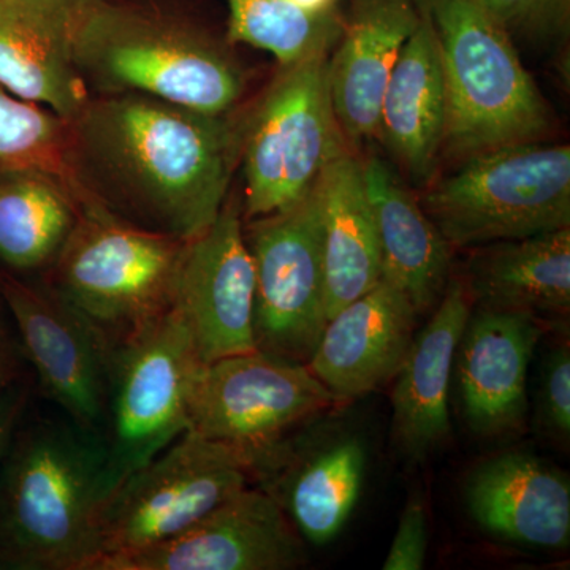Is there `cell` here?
Segmentation results:
<instances>
[{"label": "cell", "instance_id": "obj_28", "mask_svg": "<svg viewBox=\"0 0 570 570\" xmlns=\"http://www.w3.org/2000/svg\"><path fill=\"white\" fill-rule=\"evenodd\" d=\"M228 7V43H243L275 56L288 66L335 48L341 14L313 17L285 0H225Z\"/></svg>", "mask_w": 570, "mask_h": 570}, {"label": "cell", "instance_id": "obj_34", "mask_svg": "<svg viewBox=\"0 0 570 570\" xmlns=\"http://www.w3.org/2000/svg\"><path fill=\"white\" fill-rule=\"evenodd\" d=\"M285 2L294 6L295 9L305 11L313 17H332L340 14V0H285Z\"/></svg>", "mask_w": 570, "mask_h": 570}, {"label": "cell", "instance_id": "obj_9", "mask_svg": "<svg viewBox=\"0 0 570 570\" xmlns=\"http://www.w3.org/2000/svg\"><path fill=\"white\" fill-rule=\"evenodd\" d=\"M335 403L306 363L253 351L200 366L187 431L235 449L257 474L292 430Z\"/></svg>", "mask_w": 570, "mask_h": 570}, {"label": "cell", "instance_id": "obj_21", "mask_svg": "<svg viewBox=\"0 0 570 570\" xmlns=\"http://www.w3.org/2000/svg\"><path fill=\"white\" fill-rule=\"evenodd\" d=\"M420 22L401 48L390 73L376 137L415 178H428L448 134V89L436 32L419 2Z\"/></svg>", "mask_w": 570, "mask_h": 570}, {"label": "cell", "instance_id": "obj_29", "mask_svg": "<svg viewBox=\"0 0 570 570\" xmlns=\"http://www.w3.org/2000/svg\"><path fill=\"white\" fill-rule=\"evenodd\" d=\"M512 37L550 43L568 40L570 0H483Z\"/></svg>", "mask_w": 570, "mask_h": 570}, {"label": "cell", "instance_id": "obj_4", "mask_svg": "<svg viewBox=\"0 0 570 570\" xmlns=\"http://www.w3.org/2000/svg\"><path fill=\"white\" fill-rule=\"evenodd\" d=\"M189 242L126 219L85 186L77 223L45 283L92 325L112 354L175 306Z\"/></svg>", "mask_w": 570, "mask_h": 570}, {"label": "cell", "instance_id": "obj_18", "mask_svg": "<svg viewBox=\"0 0 570 570\" xmlns=\"http://www.w3.org/2000/svg\"><path fill=\"white\" fill-rule=\"evenodd\" d=\"M420 17L419 0H352L328 56L330 96L348 145L376 137L385 86Z\"/></svg>", "mask_w": 570, "mask_h": 570}, {"label": "cell", "instance_id": "obj_30", "mask_svg": "<svg viewBox=\"0 0 570 570\" xmlns=\"http://www.w3.org/2000/svg\"><path fill=\"white\" fill-rule=\"evenodd\" d=\"M540 422L551 436L570 438V351L568 344L549 355L540 390Z\"/></svg>", "mask_w": 570, "mask_h": 570}, {"label": "cell", "instance_id": "obj_22", "mask_svg": "<svg viewBox=\"0 0 570 570\" xmlns=\"http://www.w3.org/2000/svg\"><path fill=\"white\" fill-rule=\"evenodd\" d=\"M363 176L376 220L382 279L404 292L417 314L425 313L448 287L450 243L387 163L370 157Z\"/></svg>", "mask_w": 570, "mask_h": 570}, {"label": "cell", "instance_id": "obj_27", "mask_svg": "<svg viewBox=\"0 0 570 570\" xmlns=\"http://www.w3.org/2000/svg\"><path fill=\"white\" fill-rule=\"evenodd\" d=\"M37 171L81 186L71 121L0 86V175Z\"/></svg>", "mask_w": 570, "mask_h": 570}, {"label": "cell", "instance_id": "obj_2", "mask_svg": "<svg viewBox=\"0 0 570 570\" xmlns=\"http://www.w3.org/2000/svg\"><path fill=\"white\" fill-rule=\"evenodd\" d=\"M7 453L0 557L18 569L91 570L107 499L104 438L71 422H39Z\"/></svg>", "mask_w": 570, "mask_h": 570}, {"label": "cell", "instance_id": "obj_24", "mask_svg": "<svg viewBox=\"0 0 570 570\" xmlns=\"http://www.w3.org/2000/svg\"><path fill=\"white\" fill-rule=\"evenodd\" d=\"M469 294L494 309L568 313L570 227L485 245L472 261Z\"/></svg>", "mask_w": 570, "mask_h": 570}, {"label": "cell", "instance_id": "obj_14", "mask_svg": "<svg viewBox=\"0 0 570 570\" xmlns=\"http://www.w3.org/2000/svg\"><path fill=\"white\" fill-rule=\"evenodd\" d=\"M254 294L242 202L228 195L216 220L187 245L176 292L202 362L257 351Z\"/></svg>", "mask_w": 570, "mask_h": 570}, {"label": "cell", "instance_id": "obj_5", "mask_svg": "<svg viewBox=\"0 0 570 570\" xmlns=\"http://www.w3.org/2000/svg\"><path fill=\"white\" fill-rule=\"evenodd\" d=\"M433 22L448 89L445 145L474 154L539 141L550 110L513 37L483 0H419Z\"/></svg>", "mask_w": 570, "mask_h": 570}, {"label": "cell", "instance_id": "obj_13", "mask_svg": "<svg viewBox=\"0 0 570 570\" xmlns=\"http://www.w3.org/2000/svg\"><path fill=\"white\" fill-rule=\"evenodd\" d=\"M306 561L283 505L247 485L174 538L105 557L92 570H292Z\"/></svg>", "mask_w": 570, "mask_h": 570}, {"label": "cell", "instance_id": "obj_31", "mask_svg": "<svg viewBox=\"0 0 570 570\" xmlns=\"http://www.w3.org/2000/svg\"><path fill=\"white\" fill-rule=\"evenodd\" d=\"M428 550L426 510L419 498H411L401 513L400 523L387 558L385 570H420L425 566Z\"/></svg>", "mask_w": 570, "mask_h": 570}, {"label": "cell", "instance_id": "obj_32", "mask_svg": "<svg viewBox=\"0 0 570 570\" xmlns=\"http://www.w3.org/2000/svg\"><path fill=\"white\" fill-rule=\"evenodd\" d=\"M29 403V390L20 382L0 393V461L6 459L11 442Z\"/></svg>", "mask_w": 570, "mask_h": 570}, {"label": "cell", "instance_id": "obj_7", "mask_svg": "<svg viewBox=\"0 0 570 570\" xmlns=\"http://www.w3.org/2000/svg\"><path fill=\"white\" fill-rule=\"evenodd\" d=\"M328 56L281 66L257 105L243 116L245 223L298 204L326 167L351 151L333 110Z\"/></svg>", "mask_w": 570, "mask_h": 570}, {"label": "cell", "instance_id": "obj_15", "mask_svg": "<svg viewBox=\"0 0 570 570\" xmlns=\"http://www.w3.org/2000/svg\"><path fill=\"white\" fill-rule=\"evenodd\" d=\"M542 328L532 314L482 306L456 348V376L469 428L505 438L527 423V377Z\"/></svg>", "mask_w": 570, "mask_h": 570}, {"label": "cell", "instance_id": "obj_25", "mask_svg": "<svg viewBox=\"0 0 570 570\" xmlns=\"http://www.w3.org/2000/svg\"><path fill=\"white\" fill-rule=\"evenodd\" d=\"M51 175H0V262L10 272H47L77 223L80 194Z\"/></svg>", "mask_w": 570, "mask_h": 570}, {"label": "cell", "instance_id": "obj_11", "mask_svg": "<svg viewBox=\"0 0 570 570\" xmlns=\"http://www.w3.org/2000/svg\"><path fill=\"white\" fill-rule=\"evenodd\" d=\"M245 238L255 275V347L307 365L328 322L316 186L284 212L247 220Z\"/></svg>", "mask_w": 570, "mask_h": 570}, {"label": "cell", "instance_id": "obj_6", "mask_svg": "<svg viewBox=\"0 0 570 570\" xmlns=\"http://www.w3.org/2000/svg\"><path fill=\"white\" fill-rule=\"evenodd\" d=\"M422 208L450 246H485L570 227V146L539 141L469 156Z\"/></svg>", "mask_w": 570, "mask_h": 570}, {"label": "cell", "instance_id": "obj_26", "mask_svg": "<svg viewBox=\"0 0 570 570\" xmlns=\"http://www.w3.org/2000/svg\"><path fill=\"white\" fill-rule=\"evenodd\" d=\"M366 450L358 439H343L277 475L264 489L283 505L296 531L314 546L336 538L351 517L365 479ZM266 474V475H272Z\"/></svg>", "mask_w": 570, "mask_h": 570}, {"label": "cell", "instance_id": "obj_3", "mask_svg": "<svg viewBox=\"0 0 570 570\" xmlns=\"http://www.w3.org/2000/svg\"><path fill=\"white\" fill-rule=\"evenodd\" d=\"M73 59L91 94H138L206 115L234 112L246 88L245 71L208 32L115 0H86Z\"/></svg>", "mask_w": 570, "mask_h": 570}, {"label": "cell", "instance_id": "obj_33", "mask_svg": "<svg viewBox=\"0 0 570 570\" xmlns=\"http://www.w3.org/2000/svg\"><path fill=\"white\" fill-rule=\"evenodd\" d=\"M20 351L17 341L0 321V393L17 384L20 377Z\"/></svg>", "mask_w": 570, "mask_h": 570}, {"label": "cell", "instance_id": "obj_23", "mask_svg": "<svg viewBox=\"0 0 570 570\" xmlns=\"http://www.w3.org/2000/svg\"><path fill=\"white\" fill-rule=\"evenodd\" d=\"M316 190L330 321L381 283V246L360 157L351 151L337 157L318 178Z\"/></svg>", "mask_w": 570, "mask_h": 570}, {"label": "cell", "instance_id": "obj_20", "mask_svg": "<svg viewBox=\"0 0 570 570\" xmlns=\"http://www.w3.org/2000/svg\"><path fill=\"white\" fill-rule=\"evenodd\" d=\"M466 502L480 527L498 538L568 549L569 480L530 453H502L475 468Z\"/></svg>", "mask_w": 570, "mask_h": 570}, {"label": "cell", "instance_id": "obj_1", "mask_svg": "<svg viewBox=\"0 0 570 570\" xmlns=\"http://www.w3.org/2000/svg\"><path fill=\"white\" fill-rule=\"evenodd\" d=\"M80 181L126 219L193 239L216 220L239 167L243 118L138 94L94 96L75 121Z\"/></svg>", "mask_w": 570, "mask_h": 570}, {"label": "cell", "instance_id": "obj_16", "mask_svg": "<svg viewBox=\"0 0 570 570\" xmlns=\"http://www.w3.org/2000/svg\"><path fill=\"white\" fill-rule=\"evenodd\" d=\"M86 0H0V86L75 121L92 94L73 59Z\"/></svg>", "mask_w": 570, "mask_h": 570}, {"label": "cell", "instance_id": "obj_19", "mask_svg": "<svg viewBox=\"0 0 570 570\" xmlns=\"http://www.w3.org/2000/svg\"><path fill=\"white\" fill-rule=\"evenodd\" d=\"M471 294L452 283L396 371L393 436L412 461L426 460L450 434L449 389L456 348L471 316Z\"/></svg>", "mask_w": 570, "mask_h": 570}, {"label": "cell", "instance_id": "obj_17", "mask_svg": "<svg viewBox=\"0 0 570 570\" xmlns=\"http://www.w3.org/2000/svg\"><path fill=\"white\" fill-rule=\"evenodd\" d=\"M415 317L406 294L381 279L326 322L307 366L335 401L367 395L395 376L414 340Z\"/></svg>", "mask_w": 570, "mask_h": 570}, {"label": "cell", "instance_id": "obj_8", "mask_svg": "<svg viewBox=\"0 0 570 570\" xmlns=\"http://www.w3.org/2000/svg\"><path fill=\"white\" fill-rule=\"evenodd\" d=\"M204 365L186 318L174 306L115 348L108 392L105 490L111 493L187 431V403Z\"/></svg>", "mask_w": 570, "mask_h": 570}, {"label": "cell", "instance_id": "obj_10", "mask_svg": "<svg viewBox=\"0 0 570 570\" xmlns=\"http://www.w3.org/2000/svg\"><path fill=\"white\" fill-rule=\"evenodd\" d=\"M250 475L242 453L186 431L105 499L97 561L174 538L246 489Z\"/></svg>", "mask_w": 570, "mask_h": 570}, {"label": "cell", "instance_id": "obj_12", "mask_svg": "<svg viewBox=\"0 0 570 570\" xmlns=\"http://www.w3.org/2000/svg\"><path fill=\"white\" fill-rule=\"evenodd\" d=\"M0 299L40 387L71 423L99 434L107 422L111 351L99 333L47 283L0 268Z\"/></svg>", "mask_w": 570, "mask_h": 570}]
</instances>
